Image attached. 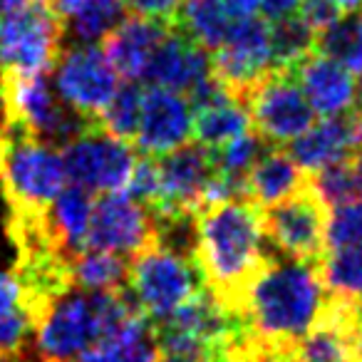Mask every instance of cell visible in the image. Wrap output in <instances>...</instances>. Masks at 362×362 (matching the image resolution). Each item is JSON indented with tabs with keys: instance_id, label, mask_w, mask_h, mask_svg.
Here are the masks:
<instances>
[{
	"instance_id": "f35d334b",
	"label": "cell",
	"mask_w": 362,
	"mask_h": 362,
	"mask_svg": "<svg viewBox=\"0 0 362 362\" xmlns=\"http://www.w3.org/2000/svg\"><path fill=\"white\" fill-rule=\"evenodd\" d=\"M350 166H352V176H355L357 202H362V149L350 151Z\"/></svg>"
},
{
	"instance_id": "2e32d148",
	"label": "cell",
	"mask_w": 362,
	"mask_h": 362,
	"mask_svg": "<svg viewBox=\"0 0 362 362\" xmlns=\"http://www.w3.org/2000/svg\"><path fill=\"white\" fill-rule=\"evenodd\" d=\"M156 164H159L161 199L151 214L199 211L204 204V189L216 169L211 149L189 141L179 149L156 156Z\"/></svg>"
},
{
	"instance_id": "f546056e",
	"label": "cell",
	"mask_w": 362,
	"mask_h": 362,
	"mask_svg": "<svg viewBox=\"0 0 362 362\" xmlns=\"http://www.w3.org/2000/svg\"><path fill=\"white\" fill-rule=\"evenodd\" d=\"M35 325L25 308H13L0 317V362H25L35 355L33 347Z\"/></svg>"
},
{
	"instance_id": "e575fe53",
	"label": "cell",
	"mask_w": 362,
	"mask_h": 362,
	"mask_svg": "<svg viewBox=\"0 0 362 362\" xmlns=\"http://www.w3.org/2000/svg\"><path fill=\"white\" fill-rule=\"evenodd\" d=\"M124 6L134 16H144L151 18V21L171 23L174 25V16L179 11L181 0H124Z\"/></svg>"
},
{
	"instance_id": "83f0119b",
	"label": "cell",
	"mask_w": 362,
	"mask_h": 362,
	"mask_svg": "<svg viewBox=\"0 0 362 362\" xmlns=\"http://www.w3.org/2000/svg\"><path fill=\"white\" fill-rule=\"evenodd\" d=\"M313 50L315 30L300 13L271 23V70H296L298 62L305 60Z\"/></svg>"
},
{
	"instance_id": "b9f144b4",
	"label": "cell",
	"mask_w": 362,
	"mask_h": 362,
	"mask_svg": "<svg viewBox=\"0 0 362 362\" xmlns=\"http://www.w3.org/2000/svg\"><path fill=\"white\" fill-rule=\"evenodd\" d=\"M355 35H357V52H360V70H362V8H360V16H355Z\"/></svg>"
},
{
	"instance_id": "603a6c76",
	"label": "cell",
	"mask_w": 362,
	"mask_h": 362,
	"mask_svg": "<svg viewBox=\"0 0 362 362\" xmlns=\"http://www.w3.org/2000/svg\"><path fill=\"white\" fill-rule=\"evenodd\" d=\"M65 25V35L80 42H100L124 18V0H50Z\"/></svg>"
},
{
	"instance_id": "cb8c5ba5",
	"label": "cell",
	"mask_w": 362,
	"mask_h": 362,
	"mask_svg": "<svg viewBox=\"0 0 362 362\" xmlns=\"http://www.w3.org/2000/svg\"><path fill=\"white\" fill-rule=\"evenodd\" d=\"M192 112V139L206 149H218L221 144L253 129L251 115L241 97H231Z\"/></svg>"
},
{
	"instance_id": "836d02e7",
	"label": "cell",
	"mask_w": 362,
	"mask_h": 362,
	"mask_svg": "<svg viewBox=\"0 0 362 362\" xmlns=\"http://www.w3.org/2000/svg\"><path fill=\"white\" fill-rule=\"evenodd\" d=\"M134 202H139L141 206H146L149 211H154L159 206L161 199V184H159V164H156V156L141 154L134 161V169H132L129 184H127V192Z\"/></svg>"
},
{
	"instance_id": "484cf974",
	"label": "cell",
	"mask_w": 362,
	"mask_h": 362,
	"mask_svg": "<svg viewBox=\"0 0 362 362\" xmlns=\"http://www.w3.org/2000/svg\"><path fill=\"white\" fill-rule=\"evenodd\" d=\"M174 25L187 33L194 42L214 52L226 37L231 18L221 0H181L174 16Z\"/></svg>"
},
{
	"instance_id": "d590c367",
	"label": "cell",
	"mask_w": 362,
	"mask_h": 362,
	"mask_svg": "<svg viewBox=\"0 0 362 362\" xmlns=\"http://www.w3.org/2000/svg\"><path fill=\"white\" fill-rule=\"evenodd\" d=\"M300 6H303V0H258V11L263 13V21H268V23L298 16Z\"/></svg>"
},
{
	"instance_id": "f1b7e54d",
	"label": "cell",
	"mask_w": 362,
	"mask_h": 362,
	"mask_svg": "<svg viewBox=\"0 0 362 362\" xmlns=\"http://www.w3.org/2000/svg\"><path fill=\"white\" fill-rule=\"evenodd\" d=\"M141 92L144 87L136 80H124L115 90L112 100L102 110L97 124L107 132V134L117 136V139L127 141L134 146V136L139 129V115H141Z\"/></svg>"
},
{
	"instance_id": "8d00e7d4",
	"label": "cell",
	"mask_w": 362,
	"mask_h": 362,
	"mask_svg": "<svg viewBox=\"0 0 362 362\" xmlns=\"http://www.w3.org/2000/svg\"><path fill=\"white\" fill-rule=\"evenodd\" d=\"M21 305V283L16 271L0 273V317Z\"/></svg>"
},
{
	"instance_id": "1f68e13d",
	"label": "cell",
	"mask_w": 362,
	"mask_h": 362,
	"mask_svg": "<svg viewBox=\"0 0 362 362\" xmlns=\"http://www.w3.org/2000/svg\"><path fill=\"white\" fill-rule=\"evenodd\" d=\"M310 184L315 187V192L320 194V199L325 202L327 209L342 206V204L357 202V189H355V176H352L350 166V154L340 161L322 166V169L313 171Z\"/></svg>"
},
{
	"instance_id": "d4e9b609",
	"label": "cell",
	"mask_w": 362,
	"mask_h": 362,
	"mask_svg": "<svg viewBox=\"0 0 362 362\" xmlns=\"http://www.w3.org/2000/svg\"><path fill=\"white\" fill-rule=\"evenodd\" d=\"M320 281L335 300L362 305V243L327 248L317 261Z\"/></svg>"
},
{
	"instance_id": "7c38bea8",
	"label": "cell",
	"mask_w": 362,
	"mask_h": 362,
	"mask_svg": "<svg viewBox=\"0 0 362 362\" xmlns=\"http://www.w3.org/2000/svg\"><path fill=\"white\" fill-rule=\"evenodd\" d=\"M214 75L243 100V92L271 72V23L263 18L231 21L226 37L211 52Z\"/></svg>"
},
{
	"instance_id": "4fadbf2b",
	"label": "cell",
	"mask_w": 362,
	"mask_h": 362,
	"mask_svg": "<svg viewBox=\"0 0 362 362\" xmlns=\"http://www.w3.org/2000/svg\"><path fill=\"white\" fill-rule=\"evenodd\" d=\"M154 241V216L124 192L97 194L92 202L87 243L90 248L132 258Z\"/></svg>"
},
{
	"instance_id": "277c9868",
	"label": "cell",
	"mask_w": 362,
	"mask_h": 362,
	"mask_svg": "<svg viewBox=\"0 0 362 362\" xmlns=\"http://www.w3.org/2000/svg\"><path fill=\"white\" fill-rule=\"evenodd\" d=\"M50 72L0 70V112L3 129L33 134L60 146L85 127L97 122L82 119L77 112L65 107L52 92Z\"/></svg>"
},
{
	"instance_id": "ab89813d",
	"label": "cell",
	"mask_w": 362,
	"mask_h": 362,
	"mask_svg": "<svg viewBox=\"0 0 362 362\" xmlns=\"http://www.w3.org/2000/svg\"><path fill=\"white\" fill-rule=\"evenodd\" d=\"M325 3H330L332 8H337L342 16H347V13H357L362 8V0H325Z\"/></svg>"
},
{
	"instance_id": "6da1fadb",
	"label": "cell",
	"mask_w": 362,
	"mask_h": 362,
	"mask_svg": "<svg viewBox=\"0 0 362 362\" xmlns=\"http://www.w3.org/2000/svg\"><path fill=\"white\" fill-rule=\"evenodd\" d=\"M271 256L273 248L263 233V209L251 199H226L197 211L194 261L206 291L233 315L246 288Z\"/></svg>"
},
{
	"instance_id": "9c48e42d",
	"label": "cell",
	"mask_w": 362,
	"mask_h": 362,
	"mask_svg": "<svg viewBox=\"0 0 362 362\" xmlns=\"http://www.w3.org/2000/svg\"><path fill=\"white\" fill-rule=\"evenodd\" d=\"M253 132L268 144H288L315 122L293 70H271L243 92Z\"/></svg>"
},
{
	"instance_id": "7402d4cb",
	"label": "cell",
	"mask_w": 362,
	"mask_h": 362,
	"mask_svg": "<svg viewBox=\"0 0 362 362\" xmlns=\"http://www.w3.org/2000/svg\"><path fill=\"white\" fill-rule=\"evenodd\" d=\"M305 181L308 174L291 159L286 149L268 146L246 171V199H251L256 206L268 209L298 192Z\"/></svg>"
},
{
	"instance_id": "d6a6232c",
	"label": "cell",
	"mask_w": 362,
	"mask_h": 362,
	"mask_svg": "<svg viewBox=\"0 0 362 362\" xmlns=\"http://www.w3.org/2000/svg\"><path fill=\"white\" fill-rule=\"evenodd\" d=\"M362 243V202L342 204L330 209L325 226V251L327 248Z\"/></svg>"
},
{
	"instance_id": "f6af8a7d",
	"label": "cell",
	"mask_w": 362,
	"mask_h": 362,
	"mask_svg": "<svg viewBox=\"0 0 362 362\" xmlns=\"http://www.w3.org/2000/svg\"><path fill=\"white\" fill-rule=\"evenodd\" d=\"M25 362H42V360H40V357H37V355H33V357H28Z\"/></svg>"
},
{
	"instance_id": "9a60e30c",
	"label": "cell",
	"mask_w": 362,
	"mask_h": 362,
	"mask_svg": "<svg viewBox=\"0 0 362 362\" xmlns=\"http://www.w3.org/2000/svg\"><path fill=\"white\" fill-rule=\"evenodd\" d=\"M192 105L181 92L164 87H144L139 129L134 146L141 154L161 156L192 141Z\"/></svg>"
},
{
	"instance_id": "ffe728a7",
	"label": "cell",
	"mask_w": 362,
	"mask_h": 362,
	"mask_svg": "<svg viewBox=\"0 0 362 362\" xmlns=\"http://www.w3.org/2000/svg\"><path fill=\"white\" fill-rule=\"evenodd\" d=\"M352 149H355L352 112H345V115L322 117L320 122H313L303 134L288 141L286 151L305 174H313L332 161L345 159Z\"/></svg>"
},
{
	"instance_id": "74e56055",
	"label": "cell",
	"mask_w": 362,
	"mask_h": 362,
	"mask_svg": "<svg viewBox=\"0 0 362 362\" xmlns=\"http://www.w3.org/2000/svg\"><path fill=\"white\" fill-rule=\"evenodd\" d=\"M231 21H243L258 13V0H221Z\"/></svg>"
},
{
	"instance_id": "8fae6325",
	"label": "cell",
	"mask_w": 362,
	"mask_h": 362,
	"mask_svg": "<svg viewBox=\"0 0 362 362\" xmlns=\"http://www.w3.org/2000/svg\"><path fill=\"white\" fill-rule=\"evenodd\" d=\"M95 298L92 291L70 288L47 305V310L35 322L33 347L42 362H70L85 347L97 342Z\"/></svg>"
},
{
	"instance_id": "4dcf8cb0",
	"label": "cell",
	"mask_w": 362,
	"mask_h": 362,
	"mask_svg": "<svg viewBox=\"0 0 362 362\" xmlns=\"http://www.w3.org/2000/svg\"><path fill=\"white\" fill-rule=\"evenodd\" d=\"M266 139H263L258 132H246V134L236 136V139L226 141L218 149H211L214 154V164L221 174L228 176H238V179H246V171L256 164V159L268 149Z\"/></svg>"
},
{
	"instance_id": "ba28073f",
	"label": "cell",
	"mask_w": 362,
	"mask_h": 362,
	"mask_svg": "<svg viewBox=\"0 0 362 362\" xmlns=\"http://www.w3.org/2000/svg\"><path fill=\"white\" fill-rule=\"evenodd\" d=\"M330 209L310 184V176L288 199L263 209V233L276 253L317 263L325 253V226Z\"/></svg>"
},
{
	"instance_id": "3957f363",
	"label": "cell",
	"mask_w": 362,
	"mask_h": 362,
	"mask_svg": "<svg viewBox=\"0 0 362 362\" xmlns=\"http://www.w3.org/2000/svg\"><path fill=\"white\" fill-rule=\"evenodd\" d=\"M0 181L11 214H40L65 187L60 149L23 132L0 129Z\"/></svg>"
},
{
	"instance_id": "60d3db41",
	"label": "cell",
	"mask_w": 362,
	"mask_h": 362,
	"mask_svg": "<svg viewBox=\"0 0 362 362\" xmlns=\"http://www.w3.org/2000/svg\"><path fill=\"white\" fill-rule=\"evenodd\" d=\"M352 139L355 149H362V110H352Z\"/></svg>"
},
{
	"instance_id": "52a82bcc",
	"label": "cell",
	"mask_w": 362,
	"mask_h": 362,
	"mask_svg": "<svg viewBox=\"0 0 362 362\" xmlns=\"http://www.w3.org/2000/svg\"><path fill=\"white\" fill-rule=\"evenodd\" d=\"M65 25L50 0H35L0 16V70L52 72L62 52Z\"/></svg>"
},
{
	"instance_id": "d6986e66",
	"label": "cell",
	"mask_w": 362,
	"mask_h": 362,
	"mask_svg": "<svg viewBox=\"0 0 362 362\" xmlns=\"http://www.w3.org/2000/svg\"><path fill=\"white\" fill-rule=\"evenodd\" d=\"M171 23L151 21L144 16H124L105 37H102V52L115 67L119 80H141L144 67L151 52L166 35Z\"/></svg>"
},
{
	"instance_id": "7bdbcfd3",
	"label": "cell",
	"mask_w": 362,
	"mask_h": 362,
	"mask_svg": "<svg viewBox=\"0 0 362 362\" xmlns=\"http://www.w3.org/2000/svg\"><path fill=\"white\" fill-rule=\"evenodd\" d=\"M355 80H357V110H362V70L355 72Z\"/></svg>"
},
{
	"instance_id": "e0dca14e",
	"label": "cell",
	"mask_w": 362,
	"mask_h": 362,
	"mask_svg": "<svg viewBox=\"0 0 362 362\" xmlns=\"http://www.w3.org/2000/svg\"><path fill=\"white\" fill-rule=\"evenodd\" d=\"M211 72V52L194 42L184 30L171 25L156 50L151 52L141 80L151 87H164V90L189 95Z\"/></svg>"
},
{
	"instance_id": "4316f807",
	"label": "cell",
	"mask_w": 362,
	"mask_h": 362,
	"mask_svg": "<svg viewBox=\"0 0 362 362\" xmlns=\"http://www.w3.org/2000/svg\"><path fill=\"white\" fill-rule=\"evenodd\" d=\"M127 266H129V258L90 246H85L70 258L72 283L82 291L122 288L127 283Z\"/></svg>"
},
{
	"instance_id": "ee69618b",
	"label": "cell",
	"mask_w": 362,
	"mask_h": 362,
	"mask_svg": "<svg viewBox=\"0 0 362 362\" xmlns=\"http://www.w3.org/2000/svg\"><path fill=\"white\" fill-rule=\"evenodd\" d=\"M360 315H362V305H360ZM357 362H362V330H360V342H357Z\"/></svg>"
},
{
	"instance_id": "ac0fdd59",
	"label": "cell",
	"mask_w": 362,
	"mask_h": 362,
	"mask_svg": "<svg viewBox=\"0 0 362 362\" xmlns=\"http://www.w3.org/2000/svg\"><path fill=\"white\" fill-rule=\"evenodd\" d=\"M298 85L305 95L308 105L315 117H335L352 112L357 105V80L355 72L345 67L340 60L313 50L296 70Z\"/></svg>"
},
{
	"instance_id": "8992f818",
	"label": "cell",
	"mask_w": 362,
	"mask_h": 362,
	"mask_svg": "<svg viewBox=\"0 0 362 362\" xmlns=\"http://www.w3.org/2000/svg\"><path fill=\"white\" fill-rule=\"evenodd\" d=\"M60 159L70 184L90 194H117L127 192L136 156L132 144L90 124L60 144Z\"/></svg>"
},
{
	"instance_id": "44dd1931",
	"label": "cell",
	"mask_w": 362,
	"mask_h": 362,
	"mask_svg": "<svg viewBox=\"0 0 362 362\" xmlns=\"http://www.w3.org/2000/svg\"><path fill=\"white\" fill-rule=\"evenodd\" d=\"M92 202H95V194L70 184V187H62L60 194L45 209V226L50 233V241L67 258H72L77 251L85 248Z\"/></svg>"
},
{
	"instance_id": "5b68a950",
	"label": "cell",
	"mask_w": 362,
	"mask_h": 362,
	"mask_svg": "<svg viewBox=\"0 0 362 362\" xmlns=\"http://www.w3.org/2000/svg\"><path fill=\"white\" fill-rule=\"evenodd\" d=\"M124 286L151 322L166 320L206 288L194 258L166 251L154 241L129 258Z\"/></svg>"
},
{
	"instance_id": "30bf717a",
	"label": "cell",
	"mask_w": 362,
	"mask_h": 362,
	"mask_svg": "<svg viewBox=\"0 0 362 362\" xmlns=\"http://www.w3.org/2000/svg\"><path fill=\"white\" fill-rule=\"evenodd\" d=\"M52 77L55 95L62 105L87 122L100 119L102 110L119 87V75L95 42H82L70 50H62L52 67Z\"/></svg>"
},
{
	"instance_id": "5bb4252c",
	"label": "cell",
	"mask_w": 362,
	"mask_h": 362,
	"mask_svg": "<svg viewBox=\"0 0 362 362\" xmlns=\"http://www.w3.org/2000/svg\"><path fill=\"white\" fill-rule=\"evenodd\" d=\"M360 305L330 298L317 322L291 345L288 362H357Z\"/></svg>"
},
{
	"instance_id": "7a4b0ae2",
	"label": "cell",
	"mask_w": 362,
	"mask_h": 362,
	"mask_svg": "<svg viewBox=\"0 0 362 362\" xmlns=\"http://www.w3.org/2000/svg\"><path fill=\"white\" fill-rule=\"evenodd\" d=\"M327 300L330 296L320 281L317 263L296 261L273 251L246 288L236 315L246 337L286 350L315 325Z\"/></svg>"
}]
</instances>
